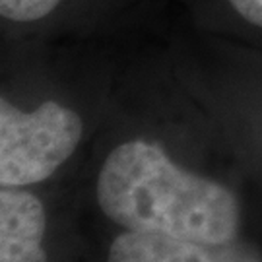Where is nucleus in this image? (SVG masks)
I'll return each mask as SVG.
<instances>
[{
  "label": "nucleus",
  "instance_id": "1",
  "mask_svg": "<svg viewBox=\"0 0 262 262\" xmlns=\"http://www.w3.org/2000/svg\"><path fill=\"white\" fill-rule=\"evenodd\" d=\"M97 204L128 231L204 241H231L239 198L231 188L183 165L161 140L132 134L115 142L95 177Z\"/></svg>",
  "mask_w": 262,
  "mask_h": 262
},
{
  "label": "nucleus",
  "instance_id": "2",
  "mask_svg": "<svg viewBox=\"0 0 262 262\" xmlns=\"http://www.w3.org/2000/svg\"><path fill=\"white\" fill-rule=\"evenodd\" d=\"M85 136V119L58 95L26 107L0 97V185L31 187L47 181L74 156Z\"/></svg>",
  "mask_w": 262,
  "mask_h": 262
},
{
  "label": "nucleus",
  "instance_id": "3",
  "mask_svg": "<svg viewBox=\"0 0 262 262\" xmlns=\"http://www.w3.org/2000/svg\"><path fill=\"white\" fill-rule=\"evenodd\" d=\"M134 0H0L2 49L113 31Z\"/></svg>",
  "mask_w": 262,
  "mask_h": 262
},
{
  "label": "nucleus",
  "instance_id": "4",
  "mask_svg": "<svg viewBox=\"0 0 262 262\" xmlns=\"http://www.w3.org/2000/svg\"><path fill=\"white\" fill-rule=\"evenodd\" d=\"M107 262H262V256L237 239L204 243L126 229L115 237Z\"/></svg>",
  "mask_w": 262,
  "mask_h": 262
},
{
  "label": "nucleus",
  "instance_id": "5",
  "mask_svg": "<svg viewBox=\"0 0 262 262\" xmlns=\"http://www.w3.org/2000/svg\"><path fill=\"white\" fill-rule=\"evenodd\" d=\"M26 187L0 190V262H47L45 208Z\"/></svg>",
  "mask_w": 262,
  "mask_h": 262
},
{
  "label": "nucleus",
  "instance_id": "6",
  "mask_svg": "<svg viewBox=\"0 0 262 262\" xmlns=\"http://www.w3.org/2000/svg\"><path fill=\"white\" fill-rule=\"evenodd\" d=\"M198 33L227 39L262 53V0H173Z\"/></svg>",
  "mask_w": 262,
  "mask_h": 262
}]
</instances>
